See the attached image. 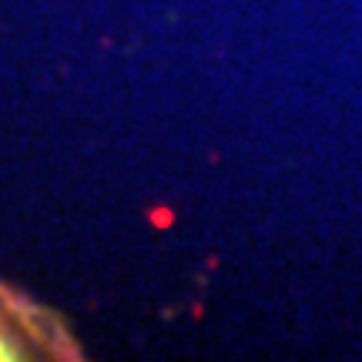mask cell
<instances>
[{
  "mask_svg": "<svg viewBox=\"0 0 362 362\" xmlns=\"http://www.w3.org/2000/svg\"><path fill=\"white\" fill-rule=\"evenodd\" d=\"M24 319H27V312L7 315V312L0 309V359H17V356L30 352V346H37V349H47V346H44L40 339L24 336ZM47 352H51V349H47Z\"/></svg>",
  "mask_w": 362,
  "mask_h": 362,
  "instance_id": "obj_1",
  "label": "cell"
}]
</instances>
